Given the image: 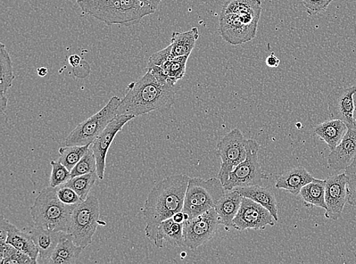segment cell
<instances>
[{
    "instance_id": "obj_23",
    "label": "cell",
    "mask_w": 356,
    "mask_h": 264,
    "mask_svg": "<svg viewBox=\"0 0 356 264\" xmlns=\"http://www.w3.org/2000/svg\"><path fill=\"white\" fill-rule=\"evenodd\" d=\"M347 130L346 123L336 119L320 123L314 129V134L328 146L330 151H333L341 143Z\"/></svg>"
},
{
    "instance_id": "obj_31",
    "label": "cell",
    "mask_w": 356,
    "mask_h": 264,
    "mask_svg": "<svg viewBox=\"0 0 356 264\" xmlns=\"http://www.w3.org/2000/svg\"><path fill=\"white\" fill-rule=\"evenodd\" d=\"M97 178H99L97 172L90 173V174L72 178L68 183L63 186L72 188L74 192L78 194L81 199L85 201Z\"/></svg>"
},
{
    "instance_id": "obj_28",
    "label": "cell",
    "mask_w": 356,
    "mask_h": 264,
    "mask_svg": "<svg viewBox=\"0 0 356 264\" xmlns=\"http://www.w3.org/2000/svg\"><path fill=\"white\" fill-rule=\"evenodd\" d=\"M221 13L238 15H252L261 17V0H227Z\"/></svg>"
},
{
    "instance_id": "obj_22",
    "label": "cell",
    "mask_w": 356,
    "mask_h": 264,
    "mask_svg": "<svg viewBox=\"0 0 356 264\" xmlns=\"http://www.w3.org/2000/svg\"><path fill=\"white\" fill-rule=\"evenodd\" d=\"M240 194L244 197L258 203L270 212L277 222L279 221L278 205L276 196L270 189L260 185L238 187Z\"/></svg>"
},
{
    "instance_id": "obj_36",
    "label": "cell",
    "mask_w": 356,
    "mask_h": 264,
    "mask_svg": "<svg viewBox=\"0 0 356 264\" xmlns=\"http://www.w3.org/2000/svg\"><path fill=\"white\" fill-rule=\"evenodd\" d=\"M309 15H316L325 12L334 0H300Z\"/></svg>"
},
{
    "instance_id": "obj_37",
    "label": "cell",
    "mask_w": 356,
    "mask_h": 264,
    "mask_svg": "<svg viewBox=\"0 0 356 264\" xmlns=\"http://www.w3.org/2000/svg\"><path fill=\"white\" fill-rule=\"evenodd\" d=\"M57 195L62 202L67 205L76 206L83 202L78 194L68 187H57Z\"/></svg>"
},
{
    "instance_id": "obj_5",
    "label": "cell",
    "mask_w": 356,
    "mask_h": 264,
    "mask_svg": "<svg viewBox=\"0 0 356 264\" xmlns=\"http://www.w3.org/2000/svg\"><path fill=\"white\" fill-rule=\"evenodd\" d=\"M225 194L226 189L219 178H189L183 212L189 219H193L214 209Z\"/></svg>"
},
{
    "instance_id": "obj_44",
    "label": "cell",
    "mask_w": 356,
    "mask_h": 264,
    "mask_svg": "<svg viewBox=\"0 0 356 264\" xmlns=\"http://www.w3.org/2000/svg\"><path fill=\"white\" fill-rule=\"evenodd\" d=\"M354 125L353 127L356 128V104L355 106V111L353 114Z\"/></svg>"
},
{
    "instance_id": "obj_17",
    "label": "cell",
    "mask_w": 356,
    "mask_h": 264,
    "mask_svg": "<svg viewBox=\"0 0 356 264\" xmlns=\"http://www.w3.org/2000/svg\"><path fill=\"white\" fill-rule=\"evenodd\" d=\"M356 158V128H348L341 143L327 157L328 167L335 171L345 170Z\"/></svg>"
},
{
    "instance_id": "obj_3",
    "label": "cell",
    "mask_w": 356,
    "mask_h": 264,
    "mask_svg": "<svg viewBox=\"0 0 356 264\" xmlns=\"http://www.w3.org/2000/svg\"><path fill=\"white\" fill-rule=\"evenodd\" d=\"M81 10L106 26H129L155 11L140 0H80Z\"/></svg>"
},
{
    "instance_id": "obj_25",
    "label": "cell",
    "mask_w": 356,
    "mask_h": 264,
    "mask_svg": "<svg viewBox=\"0 0 356 264\" xmlns=\"http://www.w3.org/2000/svg\"><path fill=\"white\" fill-rule=\"evenodd\" d=\"M84 249L74 243L72 236L64 233L52 255L49 263L71 264L76 263Z\"/></svg>"
},
{
    "instance_id": "obj_7",
    "label": "cell",
    "mask_w": 356,
    "mask_h": 264,
    "mask_svg": "<svg viewBox=\"0 0 356 264\" xmlns=\"http://www.w3.org/2000/svg\"><path fill=\"white\" fill-rule=\"evenodd\" d=\"M121 100L118 96L112 97L101 111L79 123L71 132L65 140V146L92 145L109 123L118 116Z\"/></svg>"
},
{
    "instance_id": "obj_43",
    "label": "cell",
    "mask_w": 356,
    "mask_h": 264,
    "mask_svg": "<svg viewBox=\"0 0 356 264\" xmlns=\"http://www.w3.org/2000/svg\"><path fill=\"white\" fill-rule=\"evenodd\" d=\"M38 76L40 77H44L48 74V69L46 68H40L38 69Z\"/></svg>"
},
{
    "instance_id": "obj_2",
    "label": "cell",
    "mask_w": 356,
    "mask_h": 264,
    "mask_svg": "<svg viewBox=\"0 0 356 264\" xmlns=\"http://www.w3.org/2000/svg\"><path fill=\"white\" fill-rule=\"evenodd\" d=\"M189 178L186 175H174L153 187L143 210L145 230L152 229L183 211Z\"/></svg>"
},
{
    "instance_id": "obj_8",
    "label": "cell",
    "mask_w": 356,
    "mask_h": 264,
    "mask_svg": "<svg viewBox=\"0 0 356 264\" xmlns=\"http://www.w3.org/2000/svg\"><path fill=\"white\" fill-rule=\"evenodd\" d=\"M259 144L254 139H248L246 159L230 173L223 185L226 192L238 187L260 185L269 176L263 171L259 160Z\"/></svg>"
},
{
    "instance_id": "obj_20",
    "label": "cell",
    "mask_w": 356,
    "mask_h": 264,
    "mask_svg": "<svg viewBox=\"0 0 356 264\" xmlns=\"http://www.w3.org/2000/svg\"><path fill=\"white\" fill-rule=\"evenodd\" d=\"M314 179L304 167H295L281 175L277 179L275 187L285 189L289 194L299 195L302 188Z\"/></svg>"
},
{
    "instance_id": "obj_26",
    "label": "cell",
    "mask_w": 356,
    "mask_h": 264,
    "mask_svg": "<svg viewBox=\"0 0 356 264\" xmlns=\"http://www.w3.org/2000/svg\"><path fill=\"white\" fill-rule=\"evenodd\" d=\"M326 180L314 178L312 183L304 186L300 193L305 206L312 208L316 206L327 210L325 203Z\"/></svg>"
},
{
    "instance_id": "obj_13",
    "label": "cell",
    "mask_w": 356,
    "mask_h": 264,
    "mask_svg": "<svg viewBox=\"0 0 356 264\" xmlns=\"http://www.w3.org/2000/svg\"><path fill=\"white\" fill-rule=\"evenodd\" d=\"M355 93L356 84L349 87L334 88L327 96L330 118L344 122L348 128L353 127L354 125Z\"/></svg>"
},
{
    "instance_id": "obj_34",
    "label": "cell",
    "mask_w": 356,
    "mask_h": 264,
    "mask_svg": "<svg viewBox=\"0 0 356 264\" xmlns=\"http://www.w3.org/2000/svg\"><path fill=\"white\" fill-rule=\"evenodd\" d=\"M52 172L49 185L59 187L65 185L72 178L71 171L60 161H51Z\"/></svg>"
},
{
    "instance_id": "obj_10",
    "label": "cell",
    "mask_w": 356,
    "mask_h": 264,
    "mask_svg": "<svg viewBox=\"0 0 356 264\" xmlns=\"http://www.w3.org/2000/svg\"><path fill=\"white\" fill-rule=\"evenodd\" d=\"M220 225L218 214L215 209L184 222V247L195 251L208 243L217 234Z\"/></svg>"
},
{
    "instance_id": "obj_21",
    "label": "cell",
    "mask_w": 356,
    "mask_h": 264,
    "mask_svg": "<svg viewBox=\"0 0 356 264\" xmlns=\"http://www.w3.org/2000/svg\"><path fill=\"white\" fill-rule=\"evenodd\" d=\"M243 196L238 189L228 191L219 201L215 210L218 214L220 225L227 228H232L233 221L241 208Z\"/></svg>"
},
{
    "instance_id": "obj_32",
    "label": "cell",
    "mask_w": 356,
    "mask_h": 264,
    "mask_svg": "<svg viewBox=\"0 0 356 264\" xmlns=\"http://www.w3.org/2000/svg\"><path fill=\"white\" fill-rule=\"evenodd\" d=\"M92 145L71 146L60 148L59 161L70 171L83 158Z\"/></svg>"
},
{
    "instance_id": "obj_16",
    "label": "cell",
    "mask_w": 356,
    "mask_h": 264,
    "mask_svg": "<svg viewBox=\"0 0 356 264\" xmlns=\"http://www.w3.org/2000/svg\"><path fill=\"white\" fill-rule=\"evenodd\" d=\"M145 231L147 238L159 249H163L165 242L172 246L184 247V224H178L172 218L165 219L154 228Z\"/></svg>"
},
{
    "instance_id": "obj_27",
    "label": "cell",
    "mask_w": 356,
    "mask_h": 264,
    "mask_svg": "<svg viewBox=\"0 0 356 264\" xmlns=\"http://www.w3.org/2000/svg\"><path fill=\"white\" fill-rule=\"evenodd\" d=\"M198 38H200V33L195 27L185 32H173L170 44L172 57L190 56Z\"/></svg>"
},
{
    "instance_id": "obj_33",
    "label": "cell",
    "mask_w": 356,
    "mask_h": 264,
    "mask_svg": "<svg viewBox=\"0 0 356 264\" xmlns=\"http://www.w3.org/2000/svg\"><path fill=\"white\" fill-rule=\"evenodd\" d=\"M97 172V162L92 147L71 171L72 178Z\"/></svg>"
},
{
    "instance_id": "obj_15",
    "label": "cell",
    "mask_w": 356,
    "mask_h": 264,
    "mask_svg": "<svg viewBox=\"0 0 356 264\" xmlns=\"http://www.w3.org/2000/svg\"><path fill=\"white\" fill-rule=\"evenodd\" d=\"M347 200V180L345 173L329 176L326 179L325 217L337 221L342 215Z\"/></svg>"
},
{
    "instance_id": "obj_19",
    "label": "cell",
    "mask_w": 356,
    "mask_h": 264,
    "mask_svg": "<svg viewBox=\"0 0 356 264\" xmlns=\"http://www.w3.org/2000/svg\"><path fill=\"white\" fill-rule=\"evenodd\" d=\"M1 225L6 233V243L10 244L18 250L27 254L30 257L38 263L39 251L31 236L24 231L11 224L9 221L1 216Z\"/></svg>"
},
{
    "instance_id": "obj_11",
    "label": "cell",
    "mask_w": 356,
    "mask_h": 264,
    "mask_svg": "<svg viewBox=\"0 0 356 264\" xmlns=\"http://www.w3.org/2000/svg\"><path fill=\"white\" fill-rule=\"evenodd\" d=\"M277 221L272 214L261 204L244 197L232 228L243 232L247 229L263 230L268 226H275Z\"/></svg>"
},
{
    "instance_id": "obj_40",
    "label": "cell",
    "mask_w": 356,
    "mask_h": 264,
    "mask_svg": "<svg viewBox=\"0 0 356 264\" xmlns=\"http://www.w3.org/2000/svg\"><path fill=\"white\" fill-rule=\"evenodd\" d=\"M140 1L156 11L163 0H140Z\"/></svg>"
},
{
    "instance_id": "obj_35",
    "label": "cell",
    "mask_w": 356,
    "mask_h": 264,
    "mask_svg": "<svg viewBox=\"0 0 356 264\" xmlns=\"http://www.w3.org/2000/svg\"><path fill=\"white\" fill-rule=\"evenodd\" d=\"M344 173L347 180V202L356 206V158L344 170Z\"/></svg>"
},
{
    "instance_id": "obj_24",
    "label": "cell",
    "mask_w": 356,
    "mask_h": 264,
    "mask_svg": "<svg viewBox=\"0 0 356 264\" xmlns=\"http://www.w3.org/2000/svg\"><path fill=\"white\" fill-rule=\"evenodd\" d=\"M0 107L4 113L8 104L7 92L13 86L15 76L10 55L3 44H0Z\"/></svg>"
},
{
    "instance_id": "obj_38",
    "label": "cell",
    "mask_w": 356,
    "mask_h": 264,
    "mask_svg": "<svg viewBox=\"0 0 356 264\" xmlns=\"http://www.w3.org/2000/svg\"><path fill=\"white\" fill-rule=\"evenodd\" d=\"M172 59V45L161 49V51L154 54L149 59L147 65H157L161 67Z\"/></svg>"
},
{
    "instance_id": "obj_4",
    "label": "cell",
    "mask_w": 356,
    "mask_h": 264,
    "mask_svg": "<svg viewBox=\"0 0 356 264\" xmlns=\"http://www.w3.org/2000/svg\"><path fill=\"white\" fill-rule=\"evenodd\" d=\"M74 208L62 202L57 195V187L51 186L39 194L30 212L36 226L68 233Z\"/></svg>"
},
{
    "instance_id": "obj_46",
    "label": "cell",
    "mask_w": 356,
    "mask_h": 264,
    "mask_svg": "<svg viewBox=\"0 0 356 264\" xmlns=\"http://www.w3.org/2000/svg\"><path fill=\"white\" fill-rule=\"evenodd\" d=\"M76 1H77V2H78V1H80V0H76Z\"/></svg>"
},
{
    "instance_id": "obj_42",
    "label": "cell",
    "mask_w": 356,
    "mask_h": 264,
    "mask_svg": "<svg viewBox=\"0 0 356 264\" xmlns=\"http://www.w3.org/2000/svg\"><path fill=\"white\" fill-rule=\"evenodd\" d=\"M172 219L178 224H184L185 222L184 212L183 211L179 212L175 214L172 217Z\"/></svg>"
},
{
    "instance_id": "obj_41",
    "label": "cell",
    "mask_w": 356,
    "mask_h": 264,
    "mask_svg": "<svg viewBox=\"0 0 356 264\" xmlns=\"http://www.w3.org/2000/svg\"><path fill=\"white\" fill-rule=\"evenodd\" d=\"M69 63L72 68H77L81 63V57L77 54H73L70 56Z\"/></svg>"
},
{
    "instance_id": "obj_29",
    "label": "cell",
    "mask_w": 356,
    "mask_h": 264,
    "mask_svg": "<svg viewBox=\"0 0 356 264\" xmlns=\"http://www.w3.org/2000/svg\"><path fill=\"white\" fill-rule=\"evenodd\" d=\"M188 57L189 56L172 57L160 67L163 75L172 85L175 86L179 80L185 77Z\"/></svg>"
},
{
    "instance_id": "obj_9",
    "label": "cell",
    "mask_w": 356,
    "mask_h": 264,
    "mask_svg": "<svg viewBox=\"0 0 356 264\" xmlns=\"http://www.w3.org/2000/svg\"><path fill=\"white\" fill-rule=\"evenodd\" d=\"M248 139L239 129H234L223 137L217 146L218 154L221 159L218 178L222 185L228 180L229 174L247 156Z\"/></svg>"
},
{
    "instance_id": "obj_30",
    "label": "cell",
    "mask_w": 356,
    "mask_h": 264,
    "mask_svg": "<svg viewBox=\"0 0 356 264\" xmlns=\"http://www.w3.org/2000/svg\"><path fill=\"white\" fill-rule=\"evenodd\" d=\"M0 263L1 264H35L29 255L24 253L5 240H0Z\"/></svg>"
},
{
    "instance_id": "obj_1",
    "label": "cell",
    "mask_w": 356,
    "mask_h": 264,
    "mask_svg": "<svg viewBox=\"0 0 356 264\" xmlns=\"http://www.w3.org/2000/svg\"><path fill=\"white\" fill-rule=\"evenodd\" d=\"M174 86L162 84L154 74L147 71L145 76L127 86L118 114L137 118L152 111H168L175 103Z\"/></svg>"
},
{
    "instance_id": "obj_14",
    "label": "cell",
    "mask_w": 356,
    "mask_h": 264,
    "mask_svg": "<svg viewBox=\"0 0 356 264\" xmlns=\"http://www.w3.org/2000/svg\"><path fill=\"white\" fill-rule=\"evenodd\" d=\"M134 118H136L131 115H118L92 143V148L95 155L99 179L103 180L104 178L106 155L113 139L123 127Z\"/></svg>"
},
{
    "instance_id": "obj_39",
    "label": "cell",
    "mask_w": 356,
    "mask_h": 264,
    "mask_svg": "<svg viewBox=\"0 0 356 264\" xmlns=\"http://www.w3.org/2000/svg\"><path fill=\"white\" fill-rule=\"evenodd\" d=\"M266 65L270 68H277L279 67L280 61L275 53H271L266 59Z\"/></svg>"
},
{
    "instance_id": "obj_45",
    "label": "cell",
    "mask_w": 356,
    "mask_h": 264,
    "mask_svg": "<svg viewBox=\"0 0 356 264\" xmlns=\"http://www.w3.org/2000/svg\"><path fill=\"white\" fill-rule=\"evenodd\" d=\"M355 104H356V93L354 95Z\"/></svg>"
},
{
    "instance_id": "obj_18",
    "label": "cell",
    "mask_w": 356,
    "mask_h": 264,
    "mask_svg": "<svg viewBox=\"0 0 356 264\" xmlns=\"http://www.w3.org/2000/svg\"><path fill=\"white\" fill-rule=\"evenodd\" d=\"M35 242L39 251L38 263H49L64 233L45 229L38 226L24 228Z\"/></svg>"
},
{
    "instance_id": "obj_6",
    "label": "cell",
    "mask_w": 356,
    "mask_h": 264,
    "mask_svg": "<svg viewBox=\"0 0 356 264\" xmlns=\"http://www.w3.org/2000/svg\"><path fill=\"white\" fill-rule=\"evenodd\" d=\"M100 222V203L95 196H88L74 208L68 233L74 243L85 249L92 244Z\"/></svg>"
},
{
    "instance_id": "obj_12",
    "label": "cell",
    "mask_w": 356,
    "mask_h": 264,
    "mask_svg": "<svg viewBox=\"0 0 356 264\" xmlns=\"http://www.w3.org/2000/svg\"><path fill=\"white\" fill-rule=\"evenodd\" d=\"M259 23L248 24L241 16L220 13L219 32L223 40L231 45H241L250 42L256 37Z\"/></svg>"
}]
</instances>
